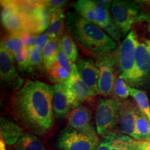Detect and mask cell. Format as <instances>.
Masks as SVG:
<instances>
[{
  "instance_id": "cell-12",
  "label": "cell",
  "mask_w": 150,
  "mask_h": 150,
  "mask_svg": "<svg viewBox=\"0 0 150 150\" xmlns=\"http://www.w3.org/2000/svg\"><path fill=\"white\" fill-rule=\"evenodd\" d=\"M52 11L45 1H39L33 13L28 18L29 33L32 34L42 33L48 29L52 22Z\"/></svg>"
},
{
  "instance_id": "cell-31",
  "label": "cell",
  "mask_w": 150,
  "mask_h": 150,
  "mask_svg": "<svg viewBox=\"0 0 150 150\" xmlns=\"http://www.w3.org/2000/svg\"><path fill=\"white\" fill-rule=\"evenodd\" d=\"M20 38L24 47L29 48L35 46L37 37L32 33H26L20 35Z\"/></svg>"
},
{
  "instance_id": "cell-5",
  "label": "cell",
  "mask_w": 150,
  "mask_h": 150,
  "mask_svg": "<svg viewBox=\"0 0 150 150\" xmlns=\"http://www.w3.org/2000/svg\"><path fill=\"white\" fill-rule=\"evenodd\" d=\"M121 101L117 99H101L96 109L95 122L97 134L106 137L115 132L119 123Z\"/></svg>"
},
{
  "instance_id": "cell-10",
  "label": "cell",
  "mask_w": 150,
  "mask_h": 150,
  "mask_svg": "<svg viewBox=\"0 0 150 150\" xmlns=\"http://www.w3.org/2000/svg\"><path fill=\"white\" fill-rule=\"evenodd\" d=\"M67 93L68 95L72 109L80 106L81 102L95 97L94 94L88 86L84 83L77 72L76 64L73 74L66 85Z\"/></svg>"
},
{
  "instance_id": "cell-35",
  "label": "cell",
  "mask_w": 150,
  "mask_h": 150,
  "mask_svg": "<svg viewBox=\"0 0 150 150\" xmlns=\"http://www.w3.org/2000/svg\"><path fill=\"white\" fill-rule=\"evenodd\" d=\"M95 4L97 5L103 7V8L106 9H110L112 6V1H109V0H95L93 1Z\"/></svg>"
},
{
  "instance_id": "cell-29",
  "label": "cell",
  "mask_w": 150,
  "mask_h": 150,
  "mask_svg": "<svg viewBox=\"0 0 150 150\" xmlns=\"http://www.w3.org/2000/svg\"><path fill=\"white\" fill-rule=\"evenodd\" d=\"M1 22L10 15L19 11L17 1H1Z\"/></svg>"
},
{
  "instance_id": "cell-33",
  "label": "cell",
  "mask_w": 150,
  "mask_h": 150,
  "mask_svg": "<svg viewBox=\"0 0 150 150\" xmlns=\"http://www.w3.org/2000/svg\"><path fill=\"white\" fill-rule=\"evenodd\" d=\"M49 36L47 33H42V34L38 35L36 38V41H35V47L37 50H40V52H42V50L44 49L45 46L46 45L47 42L49 40Z\"/></svg>"
},
{
  "instance_id": "cell-24",
  "label": "cell",
  "mask_w": 150,
  "mask_h": 150,
  "mask_svg": "<svg viewBox=\"0 0 150 150\" xmlns=\"http://www.w3.org/2000/svg\"><path fill=\"white\" fill-rule=\"evenodd\" d=\"M59 49L70 59L73 63H76L78 59V49L76 47L72 37L65 33L59 40Z\"/></svg>"
},
{
  "instance_id": "cell-18",
  "label": "cell",
  "mask_w": 150,
  "mask_h": 150,
  "mask_svg": "<svg viewBox=\"0 0 150 150\" xmlns=\"http://www.w3.org/2000/svg\"><path fill=\"white\" fill-rule=\"evenodd\" d=\"M104 138L109 142L110 150H137V140L127 135L114 132Z\"/></svg>"
},
{
  "instance_id": "cell-22",
  "label": "cell",
  "mask_w": 150,
  "mask_h": 150,
  "mask_svg": "<svg viewBox=\"0 0 150 150\" xmlns=\"http://www.w3.org/2000/svg\"><path fill=\"white\" fill-rule=\"evenodd\" d=\"M130 95L132 97L138 109L145 115L150 122V104L147 95L144 91L129 86Z\"/></svg>"
},
{
  "instance_id": "cell-15",
  "label": "cell",
  "mask_w": 150,
  "mask_h": 150,
  "mask_svg": "<svg viewBox=\"0 0 150 150\" xmlns=\"http://www.w3.org/2000/svg\"><path fill=\"white\" fill-rule=\"evenodd\" d=\"M53 109L54 116L59 119L67 117L72 109L66 86L54 84L53 86Z\"/></svg>"
},
{
  "instance_id": "cell-8",
  "label": "cell",
  "mask_w": 150,
  "mask_h": 150,
  "mask_svg": "<svg viewBox=\"0 0 150 150\" xmlns=\"http://www.w3.org/2000/svg\"><path fill=\"white\" fill-rule=\"evenodd\" d=\"M96 63L99 69V94L102 96H108L113 91L116 81L114 71L116 59L114 56L109 55V54L98 56Z\"/></svg>"
},
{
  "instance_id": "cell-32",
  "label": "cell",
  "mask_w": 150,
  "mask_h": 150,
  "mask_svg": "<svg viewBox=\"0 0 150 150\" xmlns=\"http://www.w3.org/2000/svg\"><path fill=\"white\" fill-rule=\"evenodd\" d=\"M45 2L52 11V13H54L59 9H63L62 8L64 6L65 4H66L67 1L63 0H50V1H45Z\"/></svg>"
},
{
  "instance_id": "cell-17",
  "label": "cell",
  "mask_w": 150,
  "mask_h": 150,
  "mask_svg": "<svg viewBox=\"0 0 150 150\" xmlns=\"http://www.w3.org/2000/svg\"><path fill=\"white\" fill-rule=\"evenodd\" d=\"M0 122V134L1 139L7 145H16L24 133L22 132V129L18 125L4 117H1Z\"/></svg>"
},
{
  "instance_id": "cell-14",
  "label": "cell",
  "mask_w": 150,
  "mask_h": 150,
  "mask_svg": "<svg viewBox=\"0 0 150 150\" xmlns=\"http://www.w3.org/2000/svg\"><path fill=\"white\" fill-rule=\"evenodd\" d=\"M67 127L87 133H97L92 125V112L87 107L79 106L67 115Z\"/></svg>"
},
{
  "instance_id": "cell-7",
  "label": "cell",
  "mask_w": 150,
  "mask_h": 150,
  "mask_svg": "<svg viewBox=\"0 0 150 150\" xmlns=\"http://www.w3.org/2000/svg\"><path fill=\"white\" fill-rule=\"evenodd\" d=\"M110 11L114 22L123 36L130 32L135 22L139 17L138 6L130 1H112Z\"/></svg>"
},
{
  "instance_id": "cell-16",
  "label": "cell",
  "mask_w": 150,
  "mask_h": 150,
  "mask_svg": "<svg viewBox=\"0 0 150 150\" xmlns=\"http://www.w3.org/2000/svg\"><path fill=\"white\" fill-rule=\"evenodd\" d=\"M1 22L5 29L9 33V35L20 36L24 33H29V21L27 17L20 11L10 15Z\"/></svg>"
},
{
  "instance_id": "cell-36",
  "label": "cell",
  "mask_w": 150,
  "mask_h": 150,
  "mask_svg": "<svg viewBox=\"0 0 150 150\" xmlns=\"http://www.w3.org/2000/svg\"><path fill=\"white\" fill-rule=\"evenodd\" d=\"M97 150H110V147L109 142L106 139H104V140L99 144Z\"/></svg>"
},
{
  "instance_id": "cell-25",
  "label": "cell",
  "mask_w": 150,
  "mask_h": 150,
  "mask_svg": "<svg viewBox=\"0 0 150 150\" xmlns=\"http://www.w3.org/2000/svg\"><path fill=\"white\" fill-rule=\"evenodd\" d=\"M76 13L81 17L96 24V16L94 10V1L90 0H79L73 5Z\"/></svg>"
},
{
  "instance_id": "cell-34",
  "label": "cell",
  "mask_w": 150,
  "mask_h": 150,
  "mask_svg": "<svg viewBox=\"0 0 150 150\" xmlns=\"http://www.w3.org/2000/svg\"><path fill=\"white\" fill-rule=\"evenodd\" d=\"M137 150H150V141L137 140Z\"/></svg>"
},
{
  "instance_id": "cell-3",
  "label": "cell",
  "mask_w": 150,
  "mask_h": 150,
  "mask_svg": "<svg viewBox=\"0 0 150 150\" xmlns=\"http://www.w3.org/2000/svg\"><path fill=\"white\" fill-rule=\"evenodd\" d=\"M131 31L136 46L137 88H150V16L140 15Z\"/></svg>"
},
{
  "instance_id": "cell-4",
  "label": "cell",
  "mask_w": 150,
  "mask_h": 150,
  "mask_svg": "<svg viewBox=\"0 0 150 150\" xmlns=\"http://www.w3.org/2000/svg\"><path fill=\"white\" fill-rule=\"evenodd\" d=\"M136 48L134 33L131 31L120 45L115 56L120 76L132 88L137 87L138 83Z\"/></svg>"
},
{
  "instance_id": "cell-19",
  "label": "cell",
  "mask_w": 150,
  "mask_h": 150,
  "mask_svg": "<svg viewBox=\"0 0 150 150\" xmlns=\"http://www.w3.org/2000/svg\"><path fill=\"white\" fill-rule=\"evenodd\" d=\"M16 150H47L40 138L36 135L23 133L15 146Z\"/></svg>"
},
{
  "instance_id": "cell-26",
  "label": "cell",
  "mask_w": 150,
  "mask_h": 150,
  "mask_svg": "<svg viewBox=\"0 0 150 150\" xmlns=\"http://www.w3.org/2000/svg\"><path fill=\"white\" fill-rule=\"evenodd\" d=\"M136 131L138 140L150 141V124L147 117L140 111L136 122Z\"/></svg>"
},
{
  "instance_id": "cell-21",
  "label": "cell",
  "mask_w": 150,
  "mask_h": 150,
  "mask_svg": "<svg viewBox=\"0 0 150 150\" xmlns=\"http://www.w3.org/2000/svg\"><path fill=\"white\" fill-rule=\"evenodd\" d=\"M60 39H49L46 45L42 50V61L45 68L51 67L56 61L58 52L59 50Z\"/></svg>"
},
{
  "instance_id": "cell-13",
  "label": "cell",
  "mask_w": 150,
  "mask_h": 150,
  "mask_svg": "<svg viewBox=\"0 0 150 150\" xmlns=\"http://www.w3.org/2000/svg\"><path fill=\"white\" fill-rule=\"evenodd\" d=\"M76 67L80 77L96 96L99 94V69L96 62L88 59H79Z\"/></svg>"
},
{
  "instance_id": "cell-30",
  "label": "cell",
  "mask_w": 150,
  "mask_h": 150,
  "mask_svg": "<svg viewBox=\"0 0 150 150\" xmlns=\"http://www.w3.org/2000/svg\"><path fill=\"white\" fill-rule=\"evenodd\" d=\"M56 61L63 68L65 69L68 72L70 75L73 74L75 69V64L70 61V59L60 49L59 52H58Z\"/></svg>"
},
{
  "instance_id": "cell-23",
  "label": "cell",
  "mask_w": 150,
  "mask_h": 150,
  "mask_svg": "<svg viewBox=\"0 0 150 150\" xmlns=\"http://www.w3.org/2000/svg\"><path fill=\"white\" fill-rule=\"evenodd\" d=\"M46 71L49 79L55 84L66 85L71 76L68 72L63 68L57 61L51 67L46 69Z\"/></svg>"
},
{
  "instance_id": "cell-1",
  "label": "cell",
  "mask_w": 150,
  "mask_h": 150,
  "mask_svg": "<svg viewBox=\"0 0 150 150\" xmlns=\"http://www.w3.org/2000/svg\"><path fill=\"white\" fill-rule=\"evenodd\" d=\"M53 86L30 80L13 97V115L31 134L42 136L53 126Z\"/></svg>"
},
{
  "instance_id": "cell-11",
  "label": "cell",
  "mask_w": 150,
  "mask_h": 150,
  "mask_svg": "<svg viewBox=\"0 0 150 150\" xmlns=\"http://www.w3.org/2000/svg\"><path fill=\"white\" fill-rule=\"evenodd\" d=\"M14 58L4 48H0V75L4 83L16 91L22 88L23 79L19 76L14 64Z\"/></svg>"
},
{
  "instance_id": "cell-2",
  "label": "cell",
  "mask_w": 150,
  "mask_h": 150,
  "mask_svg": "<svg viewBox=\"0 0 150 150\" xmlns=\"http://www.w3.org/2000/svg\"><path fill=\"white\" fill-rule=\"evenodd\" d=\"M66 24L71 35L88 51L98 56L108 54L117 47V43L97 24L69 12Z\"/></svg>"
},
{
  "instance_id": "cell-27",
  "label": "cell",
  "mask_w": 150,
  "mask_h": 150,
  "mask_svg": "<svg viewBox=\"0 0 150 150\" xmlns=\"http://www.w3.org/2000/svg\"><path fill=\"white\" fill-rule=\"evenodd\" d=\"M113 93L117 98L125 99L130 95L129 91V86L121 76L116 79L115 85L113 87Z\"/></svg>"
},
{
  "instance_id": "cell-28",
  "label": "cell",
  "mask_w": 150,
  "mask_h": 150,
  "mask_svg": "<svg viewBox=\"0 0 150 150\" xmlns=\"http://www.w3.org/2000/svg\"><path fill=\"white\" fill-rule=\"evenodd\" d=\"M43 65L42 52L37 50L34 47H31L29 55L28 56V66L29 71L40 67Z\"/></svg>"
},
{
  "instance_id": "cell-9",
  "label": "cell",
  "mask_w": 150,
  "mask_h": 150,
  "mask_svg": "<svg viewBox=\"0 0 150 150\" xmlns=\"http://www.w3.org/2000/svg\"><path fill=\"white\" fill-rule=\"evenodd\" d=\"M140 110L136 103L131 100L121 101L119 112L120 130L122 134L138 140L136 131V122Z\"/></svg>"
},
{
  "instance_id": "cell-6",
  "label": "cell",
  "mask_w": 150,
  "mask_h": 150,
  "mask_svg": "<svg viewBox=\"0 0 150 150\" xmlns=\"http://www.w3.org/2000/svg\"><path fill=\"white\" fill-rule=\"evenodd\" d=\"M97 133H87L66 127L56 142L59 150H97L99 145Z\"/></svg>"
},
{
  "instance_id": "cell-20",
  "label": "cell",
  "mask_w": 150,
  "mask_h": 150,
  "mask_svg": "<svg viewBox=\"0 0 150 150\" xmlns=\"http://www.w3.org/2000/svg\"><path fill=\"white\" fill-rule=\"evenodd\" d=\"M64 19L65 15L63 13V9H59L54 13L52 15L51 24L47 31L49 38L60 39V37L63 35Z\"/></svg>"
}]
</instances>
